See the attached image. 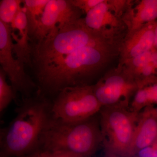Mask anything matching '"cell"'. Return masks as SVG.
<instances>
[{"mask_svg":"<svg viewBox=\"0 0 157 157\" xmlns=\"http://www.w3.org/2000/svg\"><path fill=\"white\" fill-rule=\"evenodd\" d=\"M154 49L157 50V21L156 23L154 30Z\"/></svg>","mask_w":157,"mask_h":157,"instance_id":"cb8c5ba5","label":"cell"},{"mask_svg":"<svg viewBox=\"0 0 157 157\" xmlns=\"http://www.w3.org/2000/svg\"><path fill=\"white\" fill-rule=\"evenodd\" d=\"M49 0H24L23 7L27 17L30 37L33 33Z\"/></svg>","mask_w":157,"mask_h":157,"instance_id":"9a60e30c","label":"cell"},{"mask_svg":"<svg viewBox=\"0 0 157 157\" xmlns=\"http://www.w3.org/2000/svg\"><path fill=\"white\" fill-rule=\"evenodd\" d=\"M81 156L70 152L44 149L36 152L26 157H81Z\"/></svg>","mask_w":157,"mask_h":157,"instance_id":"ffe728a7","label":"cell"},{"mask_svg":"<svg viewBox=\"0 0 157 157\" xmlns=\"http://www.w3.org/2000/svg\"><path fill=\"white\" fill-rule=\"evenodd\" d=\"M154 149L155 148L151 146L147 147L140 149L136 155L138 157H151Z\"/></svg>","mask_w":157,"mask_h":157,"instance_id":"7402d4cb","label":"cell"},{"mask_svg":"<svg viewBox=\"0 0 157 157\" xmlns=\"http://www.w3.org/2000/svg\"><path fill=\"white\" fill-rule=\"evenodd\" d=\"M157 21L147 24L128 36L124 40L120 51V63L153 49L154 30Z\"/></svg>","mask_w":157,"mask_h":157,"instance_id":"8fae6325","label":"cell"},{"mask_svg":"<svg viewBox=\"0 0 157 157\" xmlns=\"http://www.w3.org/2000/svg\"><path fill=\"white\" fill-rule=\"evenodd\" d=\"M13 45L11 27L0 21V56L2 60L1 66L9 77L15 94L27 91L34 85L26 73L24 66L14 57Z\"/></svg>","mask_w":157,"mask_h":157,"instance_id":"9c48e42d","label":"cell"},{"mask_svg":"<svg viewBox=\"0 0 157 157\" xmlns=\"http://www.w3.org/2000/svg\"><path fill=\"white\" fill-rule=\"evenodd\" d=\"M13 45V53L16 59L24 66L32 63V47L30 44L28 22L23 6L18 11L10 25Z\"/></svg>","mask_w":157,"mask_h":157,"instance_id":"7c38bea8","label":"cell"},{"mask_svg":"<svg viewBox=\"0 0 157 157\" xmlns=\"http://www.w3.org/2000/svg\"></svg>","mask_w":157,"mask_h":157,"instance_id":"4dcf8cb0","label":"cell"},{"mask_svg":"<svg viewBox=\"0 0 157 157\" xmlns=\"http://www.w3.org/2000/svg\"><path fill=\"white\" fill-rule=\"evenodd\" d=\"M82 14L70 0H49L30 37L36 43L52 37L81 18Z\"/></svg>","mask_w":157,"mask_h":157,"instance_id":"ba28073f","label":"cell"},{"mask_svg":"<svg viewBox=\"0 0 157 157\" xmlns=\"http://www.w3.org/2000/svg\"><path fill=\"white\" fill-rule=\"evenodd\" d=\"M131 2L127 0H107V5L109 9L115 15L122 19L132 5Z\"/></svg>","mask_w":157,"mask_h":157,"instance_id":"ac0fdd59","label":"cell"},{"mask_svg":"<svg viewBox=\"0 0 157 157\" xmlns=\"http://www.w3.org/2000/svg\"><path fill=\"white\" fill-rule=\"evenodd\" d=\"M6 73L0 66V112L7 107L14 97L11 86L6 81Z\"/></svg>","mask_w":157,"mask_h":157,"instance_id":"e0dca14e","label":"cell"},{"mask_svg":"<svg viewBox=\"0 0 157 157\" xmlns=\"http://www.w3.org/2000/svg\"><path fill=\"white\" fill-rule=\"evenodd\" d=\"M155 112H156V114H157V108L156 109Z\"/></svg>","mask_w":157,"mask_h":157,"instance_id":"f546056e","label":"cell"},{"mask_svg":"<svg viewBox=\"0 0 157 157\" xmlns=\"http://www.w3.org/2000/svg\"><path fill=\"white\" fill-rule=\"evenodd\" d=\"M2 57L0 56V66H1V65L2 64Z\"/></svg>","mask_w":157,"mask_h":157,"instance_id":"83f0119b","label":"cell"},{"mask_svg":"<svg viewBox=\"0 0 157 157\" xmlns=\"http://www.w3.org/2000/svg\"><path fill=\"white\" fill-rule=\"evenodd\" d=\"M102 107L94 93L93 85H87L62 90L52 110L56 120L73 123L92 117Z\"/></svg>","mask_w":157,"mask_h":157,"instance_id":"8992f818","label":"cell"},{"mask_svg":"<svg viewBox=\"0 0 157 157\" xmlns=\"http://www.w3.org/2000/svg\"><path fill=\"white\" fill-rule=\"evenodd\" d=\"M147 96V105L157 104V82L144 86Z\"/></svg>","mask_w":157,"mask_h":157,"instance_id":"44dd1931","label":"cell"},{"mask_svg":"<svg viewBox=\"0 0 157 157\" xmlns=\"http://www.w3.org/2000/svg\"><path fill=\"white\" fill-rule=\"evenodd\" d=\"M2 134H1V130H0V144H1V142H2Z\"/></svg>","mask_w":157,"mask_h":157,"instance_id":"4316f807","label":"cell"},{"mask_svg":"<svg viewBox=\"0 0 157 157\" xmlns=\"http://www.w3.org/2000/svg\"><path fill=\"white\" fill-rule=\"evenodd\" d=\"M22 4L21 0L0 1V21L10 26L21 9Z\"/></svg>","mask_w":157,"mask_h":157,"instance_id":"2e32d148","label":"cell"},{"mask_svg":"<svg viewBox=\"0 0 157 157\" xmlns=\"http://www.w3.org/2000/svg\"><path fill=\"white\" fill-rule=\"evenodd\" d=\"M121 39L109 37L89 28L81 18L53 36L36 43L32 47V59L38 69L86 46Z\"/></svg>","mask_w":157,"mask_h":157,"instance_id":"3957f363","label":"cell"},{"mask_svg":"<svg viewBox=\"0 0 157 157\" xmlns=\"http://www.w3.org/2000/svg\"><path fill=\"white\" fill-rule=\"evenodd\" d=\"M44 107L34 103L18 113L1 142L6 157H23L35 148L48 122Z\"/></svg>","mask_w":157,"mask_h":157,"instance_id":"277c9868","label":"cell"},{"mask_svg":"<svg viewBox=\"0 0 157 157\" xmlns=\"http://www.w3.org/2000/svg\"><path fill=\"white\" fill-rule=\"evenodd\" d=\"M41 138L45 149L68 151L81 156L92 155L102 143L100 121L95 115L73 123L56 120L48 122Z\"/></svg>","mask_w":157,"mask_h":157,"instance_id":"7a4b0ae2","label":"cell"},{"mask_svg":"<svg viewBox=\"0 0 157 157\" xmlns=\"http://www.w3.org/2000/svg\"><path fill=\"white\" fill-rule=\"evenodd\" d=\"M83 20L89 28L113 38L122 37L121 32L127 29L123 19L109 9L107 0L92 9Z\"/></svg>","mask_w":157,"mask_h":157,"instance_id":"30bf717a","label":"cell"},{"mask_svg":"<svg viewBox=\"0 0 157 157\" xmlns=\"http://www.w3.org/2000/svg\"><path fill=\"white\" fill-rule=\"evenodd\" d=\"M81 157H91V156H82Z\"/></svg>","mask_w":157,"mask_h":157,"instance_id":"f1b7e54d","label":"cell"},{"mask_svg":"<svg viewBox=\"0 0 157 157\" xmlns=\"http://www.w3.org/2000/svg\"><path fill=\"white\" fill-rule=\"evenodd\" d=\"M151 62L157 70V50L154 48L152 53Z\"/></svg>","mask_w":157,"mask_h":157,"instance_id":"603a6c76","label":"cell"},{"mask_svg":"<svg viewBox=\"0 0 157 157\" xmlns=\"http://www.w3.org/2000/svg\"><path fill=\"white\" fill-rule=\"evenodd\" d=\"M123 40H114L86 46L60 59L38 69L42 84L60 91L66 88L90 85L117 56Z\"/></svg>","mask_w":157,"mask_h":157,"instance_id":"6da1fadb","label":"cell"},{"mask_svg":"<svg viewBox=\"0 0 157 157\" xmlns=\"http://www.w3.org/2000/svg\"><path fill=\"white\" fill-rule=\"evenodd\" d=\"M155 113L147 112L141 118L139 116L128 157H134L141 149L151 146L157 139V115Z\"/></svg>","mask_w":157,"mask_h":157,"instance_id":"4fadbf2b","label":"cell"},{"mask_svg":"<svg viewBox=\"0 0 157 157\" xmlns=\"http://www.w3.org/2000/svg\"><path fill=\"white\" fill-rule=\"evenodd\" d=\"M93 88L96 98L102 107L120 105L130 108L135 93L141 87L118 66L93 85Z\"/></svg>","mask_w":157,"mask_h":157,"instance_id":"52a82bcc","label":"cell"},{"mask_svg":"<svg viewBox=\"0 0 157 157\" xmlns=\"http://www.w3.org/2000/svg\"><path fill=\"white\" fill-rule=\"evenodd\" d=\"M104 0H70V2L77 9L86 14L96 6Z\"/></svg>","mask_w":157,"mask_h":157,"instance_id":"d6986e66","label":"cell"},{"mask_svg":"<svg viewBox=\"0 0 157 157\" xmlns=\"http://www.w3.org/2000/svg\"><path fill=\"white\" fill-rule=\"evenodd\" d=\"M99 113L102 143L106 152L128 157L138 113L124 106L113 105L102 107Z\"/></svg>","mask_w":157,"mask_h":157,"instance_id":"5b68a950","label":"cell"},{"mask_svg":"<svg viewBox=\"0 0 157 157\" xmlns=\"http://www.w3.org/2000/svg\"><path fill=\"white\" fill-rule=\"evenodd\" d=\"M106 157H121L118 156L116 155L112 154L106 152Z\"/></svg>","mask_w":157,"mask_h":157,"instance_id":"d4e9b609","label":"cell"},{"mask_svg":"<svg viewBox=\"0 0 157 157\" xmlns=\"http://www.w3.org/2000/svg\"><path fill=\"white\" fill-rule=\"evenodd\" d=\"M132 6L122 17L127 27L126 36L157 19V0H141L134 8Z\"/></svg>","mask_w":157,"mask_h":157,"instance_id":"5bb4252c","label":"cell"},{"mask_svg":"<svg viewBox=\"0 0 157 157\" xmlns=\"http://www.w3.org/2000/svg\"><path fill=\"white\" fill-rule=\"evenodd\" d=\"M151 157H157V148H155Z\"/></svg>","mask_w":157,"mask_h":157,"instance_id":"484cf974","label":"cell"}]
</instances>
